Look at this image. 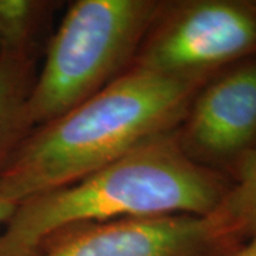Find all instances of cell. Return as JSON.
<instances>
[{"label": "cell", "mask_w": 256, "mask_h": 256, "mask_svg": "<svg viewBox=\"0 0 256 256\" xmlns=\"http://www.w3.org/2000/svg\"><path fill=\"white\" fill-rule=\"evenodd\" d=\"M205 84L131 66L76 108L30 130L0 166V182L20 204L94 174L175 132Z\"/></svg>", "instance_id": "1"}, {"label": "cell", "mask_w": 256, "mask_h": 256, "mask_svg": "<svg viewBox=\"0 0 256 256\" xmlns=\"http://www.w3.org/2000/svg\"><path fill=\"white\" fill-rule=\"evenodd\" d=\"M232 185L184 152L178 130L140 146L82 180L28 196L0 234V256H33L63 229L102 220L208 215Z\"/></svg>", "instance_id": "2"}, {"label": "cell", "mask_w": 256, "mask_h": 256, "mask_svg": "<svg viewBox=\"0 0 256 256\" xmlns=\"http://www.w3.org/2000/svg\"><path fill=\"white\" fill-rule=\"evenodd\" d=\"M161 6L156 0H78L72 4L28 92V131L73 110L126 73Z\"/></svg>", "instance_id": "3"}, {"label": "cell", "mask_w": 256, "mask_h": 256, "mask_svg": "<svg viewBox=\"0 0 256 256\" xmlns=\"http://www.w3.org/2000/svg\"><path fill=\"white\" fill-rule=\"evenodd\" d=\"M256 56V2L185 0L162 3L132 66L208 82Z\"/></svg>", "instance_id": "4"}, {"label": "cell", "mask_w": 256, "mask_h": 256, "mask_svg": "<svg viewBox=\"0 0 256 256\" xmlns=\"http://www.w3.org/2000/svg\"><path fill=\"white\" fill-rule=\"evenodd\" d=\"M244 230L224 200L208 215H160L82 224L46 239L33 256H234Z\"/></svg>", "instance_id": "5"}, {"label": "cell", "mask_w": 256, "mask_h": 256, "mask_svg": "<svg viewBox=\"0 0 256 256\" xmlns=\"http://www.w3.org/2000/svg\"><path fill=\"white\" fill-rule=\"evenodd\" d=\"M178 140L195 162L220 171L239 166L256 148V56L206 82L186 112Z\"/></svg>", "instance_id": "6"}, {"label": "cell", "mask_w": 256, "mask_h": 256, "mask_svg": "<svg viewBox=\"0 0 256 256\" xmlns=\"http://www.w3.org/2000/svg\"><path fill=\"white\" fill-rule=\"evenodd\" d=\"M34 77L32 56H0V166L28 132L24 106Z\"/></svg>", "instance_id": "7"}, {"label": "cell", "mask_w": 256, "mask_h": 256, "mask_svg": "<svg viewBox=\"0 0 256 256\" xmlns=\"http://www.w3.org/2000/svg\"><path fill=\"white\" fill-rule=\"evenodd\" d=\"M47 2L0 0V56H32Z\"/></svg>", "instance_id": "8"}, {"label": "cell", "mask_w": 256, "mask_h": 256, "mask_svg": "<svg viewBox=\"0 0 256 256\" xmlns=\"http://www.w3.org/2000/svg\"><path fill=\"white\" fill-rule=\"evenodd\" d=\"M225 201L246 239L256 236V148L238 170V182Z\"/></svg>", "instance_id": "9"}, {"label": "cell", "mask_w": 256, "mask_h": 256, "mask_svg": "<svg viewBox=\"0 0 256 256\" xmlns=\"http://www.w3.org/2000/svg\"><path fill=\"white\" fill-rule=\"evenodd\" d=\"M18 205V200H14L9 192L6 191L3 184L0 182V225L6 224V220L12 216V214L14 212Z\"/></svg>", "instance_id": "10"}, {"label": "cell", "mask_w": 256, "mask_h": 256, "mask_svg": "<svg viewBox=\"0 0 256 256\" xmlns=\"http://www.w3.org/2000/svg\"><path fill=\"white\" fill-rule=\"evenodd\" d=\"M234 256H256V236L249 239L245 246H242Z\"/></svg>", "instance_id": "11"}]
</instances>
